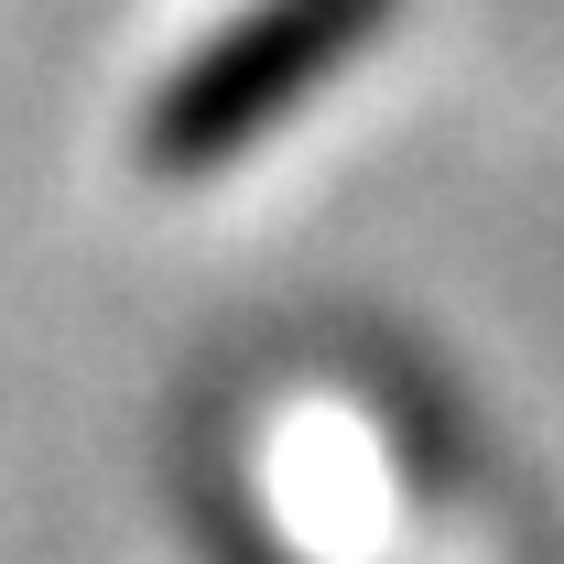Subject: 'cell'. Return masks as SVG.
I'll use <instances>...</instances> for the list:
<instances>
[{"mask_svg":"<svg viewBox=\"0 0 564 564\" xmlns=\"http://www.w3.org/2000/svg\"><path fill=\"white\" fill-rule=\"evenodd\" d=\"M402 22V0H239L217 11L207 33L152 76L141 98V174L163 185H207V174H239L272 131H293L337 76Z\"/></svg>","mask_w":564,"mask_h":564,"instance_id":"obj_1","label":"cell"}]
</instances>
